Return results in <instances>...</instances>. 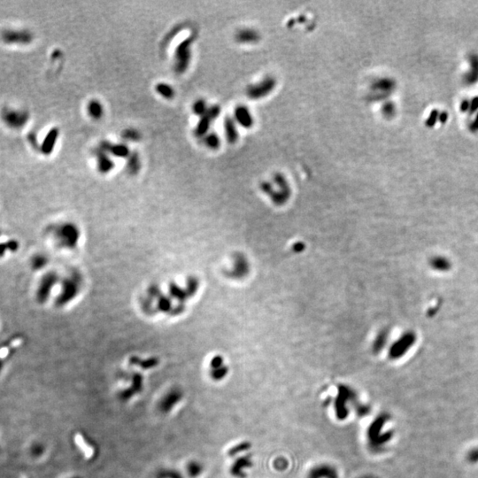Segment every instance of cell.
I'll use <instances>...</instances> for the list:
<instances>
[{
    "mask_svg": "<svg viewBox=\"0 0 478 478\" xmlns=\"http://www.w3.org/2000/svg\"><path fill=\"white\" fill-rule=\"evenodd\" d=\"M274 183L277 189H274L272 183L269 181H264L262 183V192L269 196L273 203L277 206H282L290 199V188L285 177L281 174H276L274 176Z\"/></svg>",
    "mask_w": 478,
    "mask_h": 478,
    "instance_id": "obj_1",
    "label": "cell"
},
{
    "mask_svg": "<svg viewBox=\"0 0 478 478\" xmlns=\"http://www.w3.org/2000/svg\"><path fill=\"white\" fill-rule=\"evenodd\" d=\"M356 391L346 384H340L334 401V412L339 421H345L349 415V404H355Z\"/></svg>",
    "mask_w": 478,
    "mask_h": 478,
    "instance_id": "obj_2",
    "label": "cell"
},
{
    "mask_svg": "<svg viewBox=\"0 0 478 478\" xmlns=\"http://www.w3.org/2000/svg\"><path fill=\"white\" fill-rule=\"evenodd\" d=\"M193 36L185 39L176 47L175 53V64L174 69L178 75L185 73L188 69L192 59V46Z\"/></svg>",
    "mask_w": 478,
    "mask_h": 478,
    "instance_id": "obj_3",
    "label": "cell"
},
{
    "mask_svg": "<svg viewBox=\"0 0 478 478\" xmlns=\"http://www.w3.org/2000/svg\"><path fill=\"white\" fill-rule=\"evenodd\" d=\"M0 117L9 128L14 129H22L29 120V114L24 110L4 108Z\"/></svg>",
    "mask_w": 478,
    "mask_h": 478,
    "instance_id": "obj_4",
    "label": "cell"
},
{
    "mask_svg": "<svg viewBox=\"0 0 478 478\" xmlns=\"http://www.w3.org/2000/svg\"><path fill=\"white\" fill-rule=\"evenodd\" d=\"M385 422V416H380L377 417L371 422L367 432H366V437H367V442L371 449H378L381 447L382 444L387 440V436H383L381 434V430L384 426Z\"/></svg>",
    "mask_w": 478,
    "mask_h": 478,
    "instance_id": "obj_5",
    "label": "cell"
},
{
    "mask_svg": "<svg viewBox=\"0 0 478 478\" xmlns=\"http://www.w3.org/2000/svg\"><path fill=\"white\" fill-rule=\"evenodd\" d=\"M220 114V107L218 105H213L207 108L206 114L200 117L196 126L194 134L198 137L206 136L210 129V126L214 120L217 119Z\"/></svg>",
    "mask_w": 478,
    "mask_h": 478,
    "instance_id": "obj_6",
    "label": "cell"
},
{
    "mask_svg": "<svg viewBox=\"0 0 478 478\" xmlns=\"http://www.w3.org/2000/svg\"><path fill=\"white\" fill-rule=\"evenodd\" d=\"M275 87H276V80L273 77H267L257 84L250 85L246 89V94L251 99L256 100V99H260L268 96L275 89Z\"/></svg>",
    "mask_w": 478,
    "mask_h": 478,
    "instance_id": "obj_7",
    "label": "cell"
},
{
    "mask_svg": "<svg viewBox=\"0 0 478 478\" xmlns=\"http://www.w3.org/2000/svg\"><path fill=\"white\" fill-rule=\"evenodd\" d=\"M78 234L77 228L70 224H62L56 230L57 239L64 247H73L79 238Z\"/></svg>",
    "mask_w": 478,
    "mask_h": 478,
    "instance_id": "obj_8",
    "label": "cell"
},
{
    "mask_svg": "<svg viewBox=\"0 0 478 478\" xmlns=\"http://www.w3.org/2000/svg\"><path fill=\"white\" fill-rule=\"evenodd\" d=\"M1 39L7 45H29L33 41V35L28 30L7 29L1 33Z\"/></svg>",
    "mask_w": 478,
    "mask_h": 478,
    "instance_id": "obj_9",
    "label": "cell"
},
{
    "mask_svg": "<svg viewBox=\"0 0 478 478\" xmlns=\"http://www.w3.org/2000/svg\"><path fill=\"white\" fill-rule=\"evenodd\" d=\"M58 281V276L55 273H48L43 277L40 282L39 289L36 290V300L39 303H45L48 300L52 289Z\"/></svg>",
    "mask_w": 478,
    "mask_h": 478,
    "instance_id": "obj_10",
    "label": "cell"
},
{
    "mask_svg": "<svg viewBox=\"0 0 478 478\" xmlns=\"http://www.w3.org/2000/svg\"><path fill=\"white\" fill-rule=\"evenodd\" d=\"M307 478H339V474L334 466L328 463H321L311 468L307 473Z\"/></svg>",
    "mask_w": 478,
    "mask_h": 478,
    "instance_id": "obj_11",
    "label": "cell"
},
{
    "mask_svg": "<svg viewBox=\"0 0 478 478\" xmlns=\"http://www.w3.org/2000/svg\"><path fill=\"white\" fill-rule=\"evenodd\" d=\"M253 465L252 458L250 454H246L242 457L238 458L235 461L234 463L231 467V475L237 478H244L246 475V470L251 468Z\"/></svg>",
    "mask_w": 478,
    "mask_h": 478,
    "instance_id": "obj_12",
    "label": "cell"
},
{
    "mask_svg": "<svg viewBox=\"0 0 478 478\" xmlns=\"http://www.w3.org/2000/svg\"><path fill=\"white\" fill-rule=\"evenodd\" d=\"M250 272V264L244 254L238 253L235 256L234 266L231 270V276L236 279H242Z\"/></svg>",
    "mask_w": 478,
    "mask_h": 478,
    "instance_id": "obj_13",
    "label": "cell"
},
{
    "mask_svg": "<svg viewBox=\"0 0 478 478\" xmlns=\"http://www.w3.org/2000/svg\"><path fill=\"white\" fill-rule=\"evenodd\" d=\"M106 154H111L117 158H128L130 154L129 147L125 143H112L109 141H102L99 145Z\"/></svg>",
    "mask_w": 478,
    "mask_h": 478,
    "instance_id": "obj_14",
    "label": "cell"
},
{
    "mask_svg": "<svg viewBox=\"0 0 478 478\" xmlns=\"http://www.w3.org/2000/svg\"><path fill=\"white\" fill-rule=\"evenodd\" d=\"M77 291V285L76 280L66 279L63 283L62 292L57 300V305L60 307L69 302L70 300L73 299V296H76Z\"/></svg>",
    "mask_w": 478,
    "mask_h": 478,
    "instance_id": "obj_15",
    "label": "cell"
},
{
    "mask_svg": "<svg viewBox=\"0 0 478 478\" xmlns=\"http://www.w3.org/2000/svg\"><path fill=\"white\" fill-rule=\"evenodd\" d=\"M94 154L97 160L98 171L101 174H107L109 172L112 171L113 168L115 167V162L113 161L111 158L109 157L105 152L98 147L94 151Z\"/></svg>",
    "mask_w": 478,
    "mask_h": 478,
    "instance_id": "obj_16",
    "label": "cell"
},
{
    "mask_svg": "<svg viewBox=\"0 0 478 478\" xmlns=\"http://www.w3.org/2000/svg\"><path fill=\"white\" fill-rule=\"evenodd\" d=\"M182 398V393L180 390H172L165 395L161 401V412L168 413Z\"/></svg>",
    "mask_w": 478,
    "mask_h": 478,
    "instance_id": "obj_17",
    "label": "cell"
},
{
    "mask_svg": "<svg viewBox=\"0 0 478 478\" xmlns=\"http://www.w3.org/2000/svg\"><path fill=\"white\" fill-rule=\"evenodd\" d=\"M60 135V130L58 128H53L47 133L45 139L41 143L40 150L45 155H50L54 150V147L56 145L57 140Z\"/></svg>",
    "mask_w": 478,
    "mask_h": 478,
    "instance_id": "obj_18",
    "label": "cell"
},
{
    "mask_svg": "<svg viewBox=\"0 0 478 478\" xmlns=\"http://www.w3.org/2000/svg\"><path fill=\"white\" fill-rule=\"evenodd\" d=\"M235 119L245 129L251 128L253 124V118L247 107L244 105H238L235 109Z\"/></svg>",
    "mask_w": 478,
    "mask_h": 478,
    "instance_id": "obj_19",
    "label": "cell"
},
{
    "mask_svg": "<svg viewBox=\"0 0 478 478\" xmlns=\"http://www.w3.org/2000/svg\"><path fill=\"white\" fill-rule=\"evenodd\" d=\"M236 39L238 42L242 43V44H253V43L258 42L260 35L254 29L244 28L237 33Z\"/></svg>",
    "mask_w": 478,
    "mask_h": 478,
    "instance_id": "obj_20",
    "label": "cell"
},
{
    "mask_svg": "<svg viewBox=\"0 0 478 478\" xmlns=\"http://www.w3.org/2000/svg\"><path fill=\"white\" fill-rule=\"evenodd\" d=\"M224 129L228 142L230 143H236L238 139V130L235 124L234 120L230 117H226L224 121Z\"/></svg>",
    "mask_w": 478,
    "mask_h": 478,
    "instance_id": "obj_21",
    "label": "cell"
},
{
    "mask_svg": "<svg viewBox=\"0 0 478 478\" xmlns=\"http://www.w3.org/2000/svg\"><path fill=\"white\" fill-rule=\"evenodd\" d=\"M87 112L92 119H101L104 116V107L100 102L93 99L88 103Z\"/></svg>",
    "mask_w": 478,
    "mask_h": 478,
    "instance_id": "obj_22",
    "label": "cell"
},
{
    "mask_svg": "<svg viewBox=\"0 0 478 478\" xmlns=\"http://www.w3.org/2000/svg\"><path fill=\"white\" fill-rule=\"evenodd\" d=\"M141 168V161H140L139 154L136 152L130 153L128 161H127V170L129 171V174L131 175H136L139 172Z\"/></svg>",
    "mask_w": 478,
    "mask_h": 478,
    "instance_id": "obj_23",
    "label": "cell"
},
{
    "mask_svg": "<svg viewBox=\"0 0 478 478\" xmlns=\"http://www.w3.org/2000/svg\"><path fill=\"white\" fill-rule=\"evenodd\" d=\"M20 248V243L16 239H9V240L0 243V258H2L7 253V251L15 252Z\"/></svg>",
    "mask_w": 478,
    "mask_h": 478,
    "instance_id": "obj_24",
    "label": "cell"
},
{
    "mask_svg": "<svg viewBox=\"0 0 478 478\" xmlns=\"http://www.w3.org/2000/svg\"><path fill=\"white\" fill-rule=\"evenodd\" d=\"M156 91L163 98L171 99L175 97V90L168 84H158L156 85Z\"/></svg>",
    "mask_w": 478,
    "mask_h": 478,
    "instance_id": "obj_25",
    "label": "cell"
},
{
    "mask_svg": "<svg viewBox=\"0 0 478 478\" xmlns=\"http://www.w3.org/2000/svg\"><path fill=\"white\" fill-rule=\"evenodd\" d=\"M204 143L210 149H217L220 146V140L218 134L214 132L208 133L204 136Z\"/></svg>",
    "mask_w": 478,
    "mask_h": 478,
    "instance_id": "obj_26",
    "label": "cell"
},
{
    "mask_svg": "<svg viewBox=\"0 0 478 478\" xmlns=\"http://www.w3.org/2000/svg\"><path fill=\"white\" fill-rule=\"evenodd\" d=\"M31 268L34 270H40L48 263V259L45 254H35L31 259Z\"/></svg>",
    "mask_w": 478,
    "mask_h": 478,
    "instance_id": "obj_27",
    "label": "cell"
},
{
    "mask_svg": "<svg viewBox=\"0 0 478 478\" xmlns=\"http://www.w3.org/2000/svg\"><path fill=\"white\" fill-rule=\"evenodd\" d=\"M251 447V444L247 442V441L241 442V443L236 445L235 447L230 449V451H229V455L231 456V457H233L235 455L240 454V453H245V452H247V451L250 450Z\"/></svg>",
    "mask_w": 478,
    "mask_h": 478,
    "instance_id": "obj_28",
    "label": "cell"
},
{
    "mask_svg": "<svg viewBox=\"0 0 478 478\" xmlns=\"http://www.w3.org/2000/svg\"><path fill=\"white\" fill-rule=\"evenodd\" d=\"M207 108L208 107L206 105V101L204 99H199V100L194 102V104L192 105V112L196 116L201 117L206 114Z\"/></svg>",
    "mask_w": 478,
    "mask_h": 478,
    "instance_id": "obj_29",
    "label": "cell"
},
{
    "mask_svg": "<svg viewBox=\"0 0 478 478\" xmlns=\"http://www.w3.org/2000/svg\"><path fill=\"white\" fill-rule=\"evenodd\" d=\"M228 372H229L228 366L226 365H224V366H220V367L211 370L210 375H211V377L213 378V380L220 381L226 377Z\"/></svg>",
    "mask_w": 478,
    "mask_h": 478,
    "instance_id": "obj_30",
    "label": "cell"
},
{
    "mask_svg": "<svg viewBox=\"0 0 478 478\" xmlns=\"http://www.w3.org/2000/svg\"><path fill=\"white\" fill-rule=\"evenodd\" d=\"M122 137L129 141H138L141 138V134L135 129H127L122 133Z\"/></svg>",
    "mask_w": 478,
    "mask_h": 478,
    "instance_id": "obj_31",
    "label": "cell"
},
{
    "mask_svg": "<svg viewBox=\"0 0 478 478\" xmlns=\"http://www.w3.org/2000/svg\"><path fill=\"white\" fill-rule=\"evenodd\" d=\"M203 471V468L201 465L199 464V462H190L188 466H187V473H188L190 476L192 477H197L199 476L201 472Z\"/></svg>",
    "mask_w": 478,
    "mask_h": 478,
    "instance_id": "obj_32",
    "label": "cell"
},
{
    "mask_svg": "<svg viewBox=\"0 0 478 478\" xmlns=\"http://www.w3.org/2000/svg\"><path fill=\"white\" fill-rule=\"evenodd\" d=\"M356 407H355V410H356V414L359 417H362V416H366L370 412L369 410V408L366 406L362 405L360 403H358V404H355Z\"/></svg>",
    "mask_w": 478,
    "mask_h": 478,
    "instance_id": "obj_33",
    "label": "cell"
},
{
    "mask_svg": "<svg viewBox=\"0 0 478 478\" xmlns=\"http://www.w3.org/2000/svg\"><path fill=\"white\" fill-rule=\"evenodd\" d=\"M292 250H293L295 252H301V251H303L304 250H305V244H304L302 242L296 243V244H293Z\"/></svg>",
    "mask_w": 478,
    "mask_h": 478,
    "instance_id": "obj_34",
    "label": "cell"
},
{
    "mask_svg": "<svg viewBox=\"0 0 478 478\" xmlns=\"http://www.w3.org/2000/svg\"><path fill=\"white\" fill-rule=\"evenodd\" d=\"M1 234H2V232H1V231H0V237H1Z\"/></svg>",
    "mask_w": 478,
    "mask_h": 478,
    "instance_id": "obj_35",
    "label": "cell"
}]
</instances>
